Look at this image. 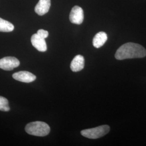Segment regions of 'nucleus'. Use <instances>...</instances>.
<instances>
[{
    "instance_id": "obj_4",
    "label": "nucleus",
    "mask_w": 146,
    "mask_h": 146,
    "mask_svg": "<svg viewBox=\"0 0 146 146\" xmlns=\"http://www.w3.org/2000/svg\"><path fill=\"white\" fill-rule=\"evenodd\" d=\"M19 60L11 56L5 57L0 59V68L5 70H12L20 65Z\"/></svg>"
},
{
    "instance_id": "obj_2",
    "label": "nucleus",
    "mask_w": 146,
    "mask_h": 146,
    "mask_svg": "<svg viewBox=\"0 0 146 146\" xmlns=\"http://www.w3.org/2000/svg\"><path fill=\"white\" fill-rule=\"evenodd\" d=\"M27 133L31 135L45 136L49 134L50 128L46 123L41 121H35L29 123L25 127Z\"/></svg>"
},
{
    "instance_id": "obj_1",
    "label": "nucleus",
    "mask_w": 146,
    "mask_h": 146,
    "mask_svg": "<svg viewBox=\"0 0 146 146\" xmlns=\"http://www.w3.org/2000/svg\"><path fill=\"white\" fill-rule=\"evenodd\" d=\"M146 56V49L140 44L129 42L127 43L117 50L115 57L118 60L129 58H142Z\"/></svg>"
},
{
    "instance_id": "obj_11",
    "label": "nucleus",
    "mask_w": 146,
    "mask_h": 146,
    "mask_svg": "<svg viewBox=\"0 0 146 146\" xmlns=\"http://www.w3.org/2000/svg\"><path fill=\"white\" fill-rule=\"evenodd\" d=\"M14 29V26L12 23L0 17V31L11 32Z\"/></svg>"
},
{
    "instance_id": "obj_9",
    "label": "nucleus",
    "mask_w": 146,
    "mask_h": 146,
    "mask_svg": "<svg viewBox=\"0 0 146 146\" xmlns=\"http://www.w3.org/2000/svg\"><path fill=\"white\" fill-rule=\"evenodd\" d=\"M84 66V58L81 55H78L73 58L70 63V68L74 72H80L82 70Z\"/></svg>"
},
{
    "instance_id": "obj_6",
    "label": "nucleus",
    "mask_w": 146,
    "mask_h": 146,
    "mask_svg": "<svg viewBox=\"0 0 146 146\" xmlns=\"http://www.w3.org/2000/svg\"><path fill=\"white\" fill-rule=\"evenodd\" d=\"M13 78L16 80L22 82L31 83L36 80V76L29 72L20 71L13 74Z\"/></svg>"
},
{
    "instance_id": "obj_12",
    "label": "nucleus",
    "mask_w": 146,
    "mask_h": 146,
    "mask_svg": "<svg viewBox=\"0 0 146 146\" xmlns=\"http://www.w3.org/2000/svg\"><path fill=\"white\" fill-rule=\"evenodd\" d=\"M0 110L3 111H8L10 110L8 100L1 96H0Z\"/></svg>"
},
{
    "instance_id": "obj_3",
    "label": "nucleus",
    "mask_w": 146,
    "mask_h": 146,
    "mask_svg": "<svg viewBox=\"0 0 146 146\" xmlns=\"http://www.w3.org/2000/svg\"><path fill=\"white\" fill-rule=\"evenodd\" d=\"M110 131L109 125H102L96 128L84 129L81 131V134L87 138L96 139L106 135L110 132Z\"/></svg>"
},
{
    "instance_id": "obj_7",
    "label": "nucleus",
    "mask_w": 146,
    "mask_h": 146,
    "mask_svg": "<svg viewBox=\"0 0 146 146\" xmlns=\"http://www.w3.org/2000/svg\"><path fill=\"white\" fill-rule=\"evenodd\" d=\"M31 42L32 45L39 52H44L47 50V44L45 39L39 36L37 33L32 35Z\"/></svg>"
},
{
    "instance_id": "obj_5",
    "label": "nucleus",
    "mask_w": 146,
    "mask_h": 146,
    "mask_svg": "<svg viewBox=\"0 0 146 146\" xmlns=\"http://www.w3.org/2000/svg\"><path fill=\"white\" fill-rule=\"evenodd\" d=\"M84 19V11L79 6L75 5L73 7L69 15V20L74 24L80 25Z\"/></svg>"
},
{
    "instance_id": "obj_13",
    "label": "nucleus",
    "mask_w": 146,
    "mask_h": 146,
    "mask_svg": "<svg viewBox=\"0 0 146 146\" xmlns=\"http://www.w3.org/2000/svg\"><path fill=\"white\" fill-rule=\"evenodd\" d=\"M37 34L39 36L42 37L43 38H44V39L48 37V35H49L48 31H44L43 29H39L37 32Z\"/></svg>"
},
{
    "instance_id": "obj_8",
    "label": "nucleus",
    "mask_w": 146,
    "mask_h": 146,
    "mask_svg": "<svg viewBox=\"0 0 146 146\" xmlns=\"http://www.w3.org/2000/svg\"><path fill=\"white\" fill-rule=\"evenodd\" d=\"M50 5V0H40L35 7V11L38 15H43L49 11Z\"/></svg>"
},
{
    "instance_id": "obj_10",
    "label": "nucleus",
    "mask_w": 146,
    "mask_h": 146,
    "mask_svg": "<svg viewBox=\"0 0 146 146\" xmlns=\"http://www.w3.org/2000/svg\"><path fill=\"white\" fill-rule=\"evenodd\" d=\"M108 38L107 35L104 31H100L97 33L93 40V44L94 47L99 48L104 45V43L107 41Z\"/></svg>"
}]
</instances>
